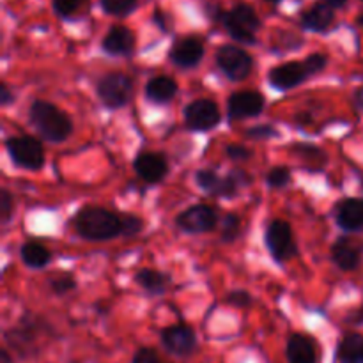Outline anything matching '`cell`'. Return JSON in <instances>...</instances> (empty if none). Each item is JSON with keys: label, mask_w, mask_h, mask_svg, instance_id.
<instances>
[{"label": "cell", "mask_w": 363, "mask_h": 363, "mask_svg": "<svg viewBox=\"0 0 363 363\" xmlns=\"http://www.w3.org/2000/svg\"><path fill=\"white\" fill-rule=\"evenodd\" d=\"M73 227L87 241H110L123 236V215L101 206H84L73 216Z\"/></svg>", "instance_id": "obj_1"}, {"label": "cell", "mask_w": 363, "mask_h": 363, "mask_svg": "<svg viewBox=\"0 0 363 363\" xmlns=\"http://www.w3.org/2000/svg\"><path fill=\"white\" fill-rule=\"evenodd\" d=\"M28 121L39 137L52 144H60L73 131V121L62 108L50 101L35 99L28 108Z\"/></svg>", "instance_id": "obj_2"}, {"label": "cell", "mask_w": 363, "mask_h": 363, "mask_svg": "<svg viewBox=\"0 0 363 363\" xmlns=\"http://www.w3.org/2000/svg\"><path fill=\"white\" fill-rule=\"evenodd\" d=\"M222 25L227 34L234 41L241 45H255L257 43V32L261 30L262 23L259 14L255 13L250 4L240 2L229 11H225L222 18Z\"/></svg>", "instance_id": "obj_3"}, {"label": "cell", "mask_w": 363, "mask_h": 363, "mask_svg": "<svg viewBox=\"0 0 363 363\" xmlns=\"http://www.w3.org/2000/svg\"><path fill=\"white\" fill-rule=\"evenodd\" d=\"M133 78L121 71L103 74L96 84V94L106 108H123L133 98Z\"/></svg>", "instance_id": "obj_4"}, {"label": "cell", "mask_w": 363, "mask_h": 363, "mask_svg": "<svg viewBox=\"0 0 363 363\" xmlns=\"http://www.w3.org/2000/svg\"><path fill=\"white\" fill-rule=\"evenodd\" d=\"M264 243L272 259L279 264H284L298 255V245L294 241L293 229L286 220L277 218L268 223L264 233Z\"/></svg>", "instance_id": "obj_5"}, {"label": "cell", "mask_w": 363, "mask_h": 363, "mask_svg": "<svg viewBox=\"0 0 363 363\" xmlns=\"http://www.w3.org/2000/svg\"><path fill=\"white\" fill-rule=\"evenodd\" d=\"M6 149L14 165L20 169L35 172L45 165V147L34 137H28V135L9 137L6 140Z\"/></svg>", "instance_id": "obj_6"}, {"label": "cell", "mask_w": 363, "mask_h": 363, "mask_svg": "<svg viewBox=\"0 0 363 363\" xmlns=\"http://www.w3.org/2000/svg\"><path fill=\"white\" fill-rule=\"evenodd\" d=\"M216 66L233 82L247 80L254 69V59L247 50L236 45H223L216 50Z\"/></svg>", "instance_id": "obj_7"}, {"label": "cell", "mask_w": 363, "mask_h": 363, "mask_svg": "<svg viewBox=\"0 0 363 363\" xmlns=\"http://www.w3.org/2000/svg\"><path fill=\"white\" fill-rule=\"evenodd\" d=\"M183 117L188 130L199 131V133L215 130L222 121L218 103L209 98H199L188 103L183 110Z\"/></svg>", "instance_id": "obj_8"}, {"label": "cell", "mask_w": 363, "mask_h": 363, "mask_svg": "<svg viewBox=\"0 0 363 363\" xmlns=\"http://www.w3.org/2000/svg\"><path fill=\"white\" fill-rule=\"evenodd\" d=\"M176 225L186 234L211 233L218 225V211L208 204L190 206L177 215Z\"/></svg>", "instance_id": "obj_9"}, {"label": "cell", "mask_w": 363, "mask_h": 363, "mask_svg": "<svg viewBox=\"0 0 363 363\" xmlns=\"http://www.w3.org/2000/svg\"><path fill=\"white\" fill-rule=\"evenodd\" d=\"M45 325L39 318L32 314H25L21 318V321L18 323V326L11 328L9 332H6V342L20 354L21 358H25L27 354L32 353L35 342H38L39 333L43 332Z\"/></svg>", "instance_id": "obj_10"}, {"label": "cell", "mask_w": 363, "mask_h": 363, "mask_svg": "<svg viewBox=\"0 0 363 363\" xmlns=\"http://www.w3.org/2000/svg\"><path fill=\"white\" fill-rule=\"evenodd\" d=\"M311 77H314V74H312L311 67L307 66L305 59L289 60V62L272 67L268 73V82L277 91H291V89L307 82Z\"/></svg>", "instance_id": "obj_11"}, {"label": "cell", "mask_w": 363, "mask_h": 363, "mask_svg": "<svg viewBox=\"0 0 363 363\" xmlns=\"http://www.w3.org/2000/svg\"><path fill=\"white\" fill-rule=\"evenodd\" d=\"M204 41L197 35H184L174 41L169 50V60L181 69L197 67L204 59Z\"/></svg>", "instance_id": "obj_12"}, {"label": "cell", "mask_w": 363, "mask_h": 363, "mask_svg": "<svg viewBox=\"0 0 363 363\" xmlns=\"http://www.w3.org/2000/svg\"><path fill=\"white\" fill-rule=\"evenodd\" d=\"M264 106L266 99L259 91H238L227 101V113L233 121L252 119L261 116Z\"/></svg>", "instance_id": "obj_13"}, {"label": "cell", "mask_w": 363, "mask_h": 363, "mask_svg": "<svg viewBox=\"0 0 363 363\" xmlns=\"http://www.w3.org/2000/svg\"><path fill=\"white\" fill-rule=\"evenodd\" d=\"M162 344L174 357H190L197 350V335L188 325H174L162 332Z\"/></svg>", "instance_id": "obj_14"}, {"label": "cell", "mask_w": 363, "mask_h": 363, "mask_svg": "<svg viewBox=\"0 0 363 363\" xmlns=\"http://www.w3.org/2000/svg\"><path fill=\"white\" fill-rule=\"evenodd\" d=\"M133 169L137 176L147 184H158L169 176V162L163 155L155 151L138 152L133 162Z\"/></svg>", "instance_id": "obj_15"}, {"label": "cell", "mask_w": 363, "mask_h": 363, "mask_svg": "<svg viewBox=\"0 0 363 363\" xmlns=\"http://www.w3.org/2000/svg\"><path fill=\"white\" fill-rule=\"evenodd\" d=\"M135 34L124 25H112L101 39V50L112 57H130L135 50Z\"/></svg>", "instance_id": "obj_16"}, {"label": "cell", "mask_w": 363, "mask_h": 363, "mask_svg": "<svg viewBox=\"0 0 363 363\" xmlns=\"http://www.w3.org/2000/svg\"><path fill=\"white\" fill-rule=\"evenodd\" d=\"M333 216L340 229L347 233H360L363 230V199H342L333 208Z\"/></svg>", "instance_id": "obj_17"}, {"label": "cell", "mask_w": 363, "mask_h": 363, "mask_svg": "<svg viewBox=\"0 0 363 363\" xmlns=\"http://www.w3.org/2000/svg\"><path fill=\"white\" fill-rule=\"evenodd\" d=\"M363 248L354 240L340 236L332 247V261L342 272H354L362 264Z\"/></svg>", "instance_id": "obj_18"}, {"label": "cell", "mask_w": 363, "mask_h": 363, "mask_svg": "<svg viewBox=\"0 0 363 363\" xmlns=\"http://www.w3.org/2000/svg\"><path fill=\"white\" fill-rule=\"evenodd\" d=\"M333 21H335V9L326 2H315L300 16V25L305 30L319 32V34L330 30Z\"/></svg>", "instance_id": "obj_19"}, {"label": "cell", "mask_w": 363, "mask_h": 363, "mask_svg": "<svg viewBox=\"0 0 363 363\" xmlns=\"http://www.w3.org/2000/svg\"><path fill=\"white\" fill-rule=\"evenodd\" d=\"M286 357L289 363H318V347L308 335L294 333L287 340Z\"/></svg>", "instance_id": "obj_20"}, {"label": "cell", "mask_w": 363, "mask_h": 363, "mask_svg": "<svg viewBox=\"0 0 363 363\" xmlns=\"http://www.w3.org/2000/svg\"><path fill=\"white\" fill-rule=\"evenodd\" d=\"M177 94V84L174 78L167 77V74H160V77L151 78L145 84V98L149 101L156 103V105H167L172 101Z\"/></svg>", "instance_id": "obj_21"}, {"label": "cell", "mask_w": 363, "mask_h": 363, "mask_svg": "<svg viewBox=\"0 0 363 363\" xmlns=\"http://www.w3.org/2000/svg\"><path fill=\"white\" fill-rule=\"evenodd\" d=\"M337 363H363V335L351 332L339 340L335 350Z\"/></svg>", "instance_id": "obj_22"}, {"label": "cell", "mask_w": 363, "mask_h": 363, "mask_svg": "<svg viewBox=\"0 0 363 363\" xmlns=\"http://www.w3.org/2000/svg\"><path fill=\"white\" fill-rule=\"evenodd\" d=\"M135 282L142 287L147 294H152V296H158V294H163L169 286L172 284V279L167 273L158 272V269H140V272L135 275Z\"/></svg>", "instance_id": "obj_23"}, {"label": "cell", "mask_w": 363, "mask_h": 363, "mask_svg": "<svg viewBox=\"0 0 363 363\" xmlns=\"http://www.w3.org/2000/svg\"><path fill=\"white\" fill-rule=\"evenodd\" d=\"M20 257L23 264L30 269H43L52 261V252L38 241H27L20 248Z\"/></svg>", "instance_id": "obj_24"}, {"label": "cell", "mask_w": 363, "mask_h": 363, "mask_svg": "<svg viewBox=\"0 0 363 363\" xmlns=\"http://www.w3.org/2000/svg\"><path fill=\"white\" fill-rule=\"evenodd\" d=\"M99 6L108 16L124 18L137 9L138 0H99Z\"/></svg>", "instance_id": "obj_25"}, {"label": "cell", "mask_w": 363, "mask_h": 363, "mask_svg": "<svg viewBox=\"0 0 363 363\" xmlns=\"http://www.w3.org/2000/svg\"><path fill=\"white\" fill-rule=\"evenodd\" d=\"M195 181H197V186L201 188V190H204L206 194L216 197V191H218L220 183H222V177H220L213 169H202L195 174Z\"/></svg>", "instance_id": "obj_26"}, {"label": "cell", "mask_w": 363, "mask_h": 363, "mask_svg": "<svg viewBox=\"0 0 363 363\" xmlns=\"http://www.w3.org/2000/svg\"><path fill=\"white\" fill-rule=\"evenodd\" d=\"M241 233V218L236 213H227L222 220V241L234 243Z\"/></svg>", "instance_id": "obj_27"}, {"label": "cell", "mask_w": 363, "mask_h": 363, "mask_svg": "<svg viewBox=\"0 0 363 363\" xmlns=\"http://www.w3.org/2000/svg\"><path fill=\"white\" fill-rule=\"evenodd\" d=\"M89 0H52V9L62 20L73 18Z\"/></svg>", "instance_id": "obj_28"}, {"label": "cell", "mask_w": 363, "mask_h": 363, "mask_svg": "<svg viewBox=\"0 0 363 363\" xmlns=\"http://www.w3.org/2000/svg\"><path fill=\"white\" fill-rule=\"evenodd\" d=\"M50 289L55 296H64V294L71 293V291L77 289V279H74L71 273H62V275H57L50 280Z\"/></svg>", "instance_id": "obj_29"}, {"label": "cell", "mask_w": 363, "mask_h": 363, "mask_svg": "<svg viewBox=\"0 0 363 363\" xmlns=\"http://www.w3.org/2000/svg\"><path fill=\"white\" fill-rule=\"evenodd\" d=\"M291 183V170L287 167H273L268 174H266V184L273 190H280L286 188Z\"/></svg>", "instance_id": "obj_30"}, {"label": "cell", "mask_w": 363, "mask_h": 363, "mask_svg": "<svg viewBox=\"0 0 363 363\" xmlns=\"http://www.w3.org/2000/svg\"><path fill=\"white\" fill-rule=\"evenodd\" d=\"M223 301H225L227 305H230V307L248 308L254 305V296H252V294L245 289H234V291H229V293L225 294Z\"/></svg>", "instance_id": "obj_31"}, {"label": "cell", "mask_w": 363, "mask_h": 363, "mask_svg": "<svg viewBox=\"0 0 363 363\" xmlns=\"http://www.w3.org/2000/svg\"><path fill=\"white\" fill-rule=\"evenodd\" d=\"M13 211H14V199L11 195L9 190L2 188L0 190V222L2 225H7L13 218Z\"/></svg>", "instance_id": "obj_32"}, {"label": "cell", "mask_w": 363, "mask_h": 363, "mask_svg": "<svg viewBox=\"0 0 363 363\" xmlns=\"http://www.w3.org/2000/svg\"><path fill=\"white\" fill-rule=\"evenodd\" d=\"M248 138H254V140H269V138L279 137V130H277L273 124H259V126H252L245 131Z\"/></svg>", "instance_id": "obj_33"}, {"label": "cell", "mask_w": 363, "mask_h": 363, "mask_svg": "<svg viewBox=\"0 0 363 363\" xmlns=\"http://www.w3.org/2000/svg\"><path fill=\"white\" fill-rule=\"evenodd\" d=\"M123 225H124V238H135L144 230V220L138 218L137 215H123Z\"/></svg>", "instance_id": "obj_34"}, {"label": "cell", "mask_w": 363, "mask_h": 363, "mask_svg": "<svg viewBox=\"0 0 363 363\" xmlns=\"http://www.w3.org/2000/svg\"><path fill=\"white\" fill-rule=\"evenodd\" d=\"M225 156L234 162H247L252 158V151L241 144H230L225 147Z\"/></svg>", "instance_id": "obj_35"}, {"label": "cell", "mask_w": 363, "mask_h": 363, "mask_svg": "<svg viewBox=\"0 0 363 363\" xmlns=\"http://www.w3.org/2000/svg\"><path fill=\"white\" fill-rule=\"evenodd\" d=\"M305 62H307V66L311 67L312 74H319L326 66H328V55L319 52L311 53V55L305 57Z\"/></svg>", "instance_id": "obj_36"}, {"label": "cell", "mask_w": 363, "mask_h": 363, "mask_svg": "<svg viewBox=\"0 0 363 363\" xmlns=\"http://www.w3.org/2000/svg\"><path fill=\"white\" fill-rule=\"evenodd\" d=\"M131 363H165V362H162V358L158 357V353H156L152 347H140V350L135 353Z\"/></svg>", "instance_id": "obj_37"}, {"label": "cell", "mask_w": 363, "mask_h": 363, "mask_svg": "<svg viewBox=\"0 0 363 363\" xmlns=\"http://www.w3.org/2000/svg\"><path fill=\"white\" fill-rule=\"evenodd\" d=\"M152 21H155V25L160 28V30L163 32L172 30V20H170L169 14H167L163 9H160V7H156L155 13H152Z\"/></svg>", "instance_id": "obj_38"}, {"label": "cell", "mask_w": 363, "mask_h": 363, "mask_svg": "<svg viewBox=\"0 0 363 363\" xmlns=\"http://www.w3.org/2000/svg\"><path fill=\"white\" fill-rule=\"evenodd\" d=\"M14 94L13 92H11V89H9V85L6 84V82H4L2 85H0V105L2 106H9L11 103L14 101Z\"/></svg>", "instance_id": "obj_39"}, {"label": "cell", "mask_w": 363, "mask_h": 363, "mask_svg": "<svg viewBox=\"0 0 363 363\" xmlns=\"http://www.w3.org/2000/svg\"><path fill=\"white\" fill-rule=\"evenodd\" d=\"M346 323H350V325H354V326L363 325V307L357 308V311H351L350 314H347Z\"/></svg>", "instance_id": "obj_40"}, {"label": "cell", "mask_w": 363, "mask_h": 363, "mask_svg": "<svg viewBox=\"0 0 363 363\" xmlns=\"http://www.w3.org/2000/svg\"><path fill=\"white\" fill-rule=\"evenodd\" d=\"M353 103H354V106H357L358 110H362V112H363V85H362V87H358L357 91H354Z\"/></svg>", "instance_id": "obj_41"}, {"label": "cell", "mask_w": 363, "mask_h": 363, "mask_svg": "<svg viewBox=\"0 0 363 363\" xmlns=\"http://www.w3.org/2000/svg\"><path fill=\"white\" fill-rule=\"evenodd\" d=\"M0 363H13V357H11L7 350L0 351Z\"/></svg>", "instance_id": "obj_42"}, {"label": "cell", "mask_w": 363, "mask_h": 363, "mask_svg": "<svg viewBox=\"0 0 363 363\" xmlns=\"http://www.w3.org/2000/svg\"><path fill=\"white\" fill-rule=\"evenodd\" d=\"M326 4H330V6L333 7V9H337V7H344L347 4V0H325Z\"/></svg>", "instance_id": "obj_43"}, {"label": "cell", "mask_w": 363, "mask_h": 363, "mask_svg": "<svg viewBox=\"0 0 363 363\" xmlns=\"http://www.w3.org/2000/svg\"><path fill=\"white\" fill-rule=\"evenodd\" d=\"M357 23L360 25V27L363 28V13H362V14H358V18H357Z\"/></svg>", "instance_id": "obj_44"}, {"label": "cell", "mask_w": 363, "mask_h": 363, "mask_svg": "<svg viewBox=\"0 0 363 363\" xmlns=\"http://www.w3.org/2000/svg\"><path fill=\"white\" fill-rule=\"evenodd\" d=\"M266 2H269V4H279V2H282V0H266Z\"/></svg>", "instance_id": "obj_45"}, {"label": "cell", "mask_w": 363, "mask_h": 363, "mask_svg": "<svg viewBox=\"0 0 363 363\" xmlns=\"http://www.w3.org/2000/svg\"><path fill=\"white\" fill-rule=\"evenodd\" d=\"M73 363H80V362H73Z\"/></svg>", "instance_id": "obj_46"}, {"label": "cell", "mask_w": 363, "mask_h": 363, "mask_svg": "<svg viewBox=\"0 0 363 363\" xmlns=\"http://www.w3.org/2000/svg\"><path fill=\"white\" fill-rule=\"evenodd\" d=\"M362 2H363V0H362Z\"/></svg>", "instance_id": "obj_47"}]
</instances>
